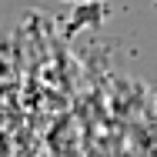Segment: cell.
Listing matches in <instances>:
<instances>
[{"instance_id": "6da1fadb", "label": "cell", "mask_w": 157, "mask_h": 157, "mask_svg": "<svg viewBox=\"0 0 157 157\" xmlns=\"http://www.w3.org/2000/svg\"><path fill=\"white\" fill-rule=\"evenodd\" d=\"M97 17H104V7H100V3H90V7H80V3H77V13H74L77 27H87V24H100Z\"/></svg>"}, {"instance_id": "7a4b0ae2", "label": "cell", "mask_w": 157, "mask_h": 157, "mask_svg": "<svg viewBox=\"0 0 157 157\" xmlns=\"http://www.w3.org/2000/svg\"><path fill=\"white\" fill-rule=\"evenodd\" d=\"M63 3H80V0H63Z\"/></svg>"}]
</instances>
